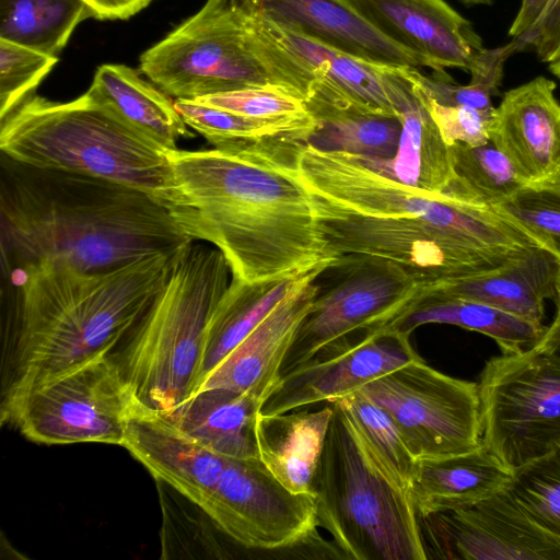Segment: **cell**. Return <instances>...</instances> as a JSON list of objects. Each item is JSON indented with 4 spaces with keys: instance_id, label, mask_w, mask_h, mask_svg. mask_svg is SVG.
I'll return each instance as SVG.
<instances>
[{
    "instance_id": "35",
    "label": "cell",
    "mask_w": 560,
    "mask_h": 560,
    "mask_svg": "<svg viewBox=\"0 0 560 560\" xmlns=\"http://www.w3.org/2000/svg\"><path fill=\"white\" fill-rule=\"evenodd\" d=\"M520 52L515 40L493 49L483 48L474 58L468 72V84L459 85L444 78L423 75L418 68L411 74L420 90L432 101L445 106H467L483 112H494L492 98L500 95L504 65L514 54Z\"/></svg>"
},
{
    "instance_id": "17",
    "label": "cell",
    "mask_w": 560,
    "mask_h": 560,
    "mask_svg": "<svg viewBox=\"0 0 560 560\" xmlns=\"http://www.w3.org/2000/svg\"><path fill=\"white\" fill-rule=\"evenodd\" d=\"M328 267H318L307 273L200 381L195 393L209 388H226L252 394L265 402L281 378L284 359L318 292V277Z\"/></svg>"
},
{
    "instance_id": "4",
    "label": "cell",
    "mask_w": 560,
    "mask_h": 560,
    "mask_svg": "<svg viewBox=\"0 0 560 560\" xmlns=\"http://www.w3.org/2000/svg\"><path fill=\"white\" fill-rule=\"evenodd\" d=\"M220 249L192 241L138 323L112 352L136 401L168 413L194 393L206 327L230 284Z\"/></svg>"
},
{
    "instance_id": "47",
    "label": "cell",
    "mask_w": 560,
    "mask_h": 560,
    "mask_svg": "<svg viewBox=\"0 0 560 560\" xmlns=\"http://www.w3.org/2000/svg\"><path fill=\"white\" fill-rule=\"evenodd\" d=\"M463 3L467 5H476V4H482V5H490L492 4L493 0H459Z\"/></svg>"
},
{
    "instance_id": "44",
    "label": "cell",
    "mask_w": 560,
    "mask_h": 560,
    "mask_svg": "<svg viewBox=\"0 0 560 560\" xmlns=\"http://www.w3.org/2000/svg\"><path fill=\"white\" fill-rule=\"evenodd\" d=\"M550 0H522L509 35L512 39H521L529 35L540 23Z\"/></svg>"
},
{
    "instance_id": "21",
    "label": "cell",
    "mask_w": 560,
    "mask_h": 560,
    "mask_svg": "<svg viewBox=\"0 0 560 560\" xmlns=\"http://www.w3.org/2000/svg\"><path fill=\"white\" fill-rule=\"evenodd\" d=\"M122 446L158 480L201 508L225 466L222 456L182 432L164 415L136 405Z\"/></svg>"
},
{
    "instance_id": "26",
    "label": "cell",
    "mask_w": 560,
    "mask_h": 560,
    "mask_svg": "<svg viewBox=\"0 0 560 560\" xmlns=\"http://www.w3.org/2000/svg\"><path fill=\"white\" fill-rule=\"evenodd\" d=\"M332 413V404L316 411L258 413V457L290 491L315 494L316 470Z\"/></svg>"
},
{
    "instance_id": "22",
    "label": "cell",
    "mask_w": 560,
    "mask_h": 560,
    "mask_svg": "<svg viewBox=\"0 0 560 560\" xmlns=\"http://www.w3.org/2000/svg\"><path fill=\"white\" fill-rule=\"evenodd\" d=\"M244 8L266 35L318 81L317 88L326 95L368 112L398 117L393 83L396 67L339 51Z\"/></svg>"
},
{
    "instance_id": "40",
    "label": "cell",
    "mask_w": 560,
    "mask_h": 560,
    "mask_svg": "<svg viewBox=\"0 0 560 560\" xmlns=\"http://www.w3.org/2000/svg\"><path fill=\"white\" fill-rule=\"evenodd\" d=\"M58 57L0 39V119L33 94Z\"/></svg>"
},
{
    "instance_id": "10",
    "label": "cell",
    "mask_w": 560,
    "mask_h": 560,
    "mask_svg": "<svg viewBox=\"0 0 560 560\" xmlns=\"http://www.w3.org/2000/svg\"><path fill=\"white\" fill-rule=\"evenodd\" d=\"M481 443L512 471L560 447V355L530 348L487 361Z\"/></svg>"
},
{
    "instance_id": "31",
    "label": "cell",
    "mask_w": 560,
    "mask_h": 560,
    "mask_svg": "<svg viewBox=\"0 0 560 560\" xmlns=\"http://www.w3.org/2000/svg\"><path fill=\"white\" fill-rule=\"evenodd\" d=\"M316 121L304 143L324 151L393 159L402 125L398 117L372 113L341 101L311 96L305 101Z\"/></svg>"
},
{
    "instance_id": "38",
    "label": "cell",
    "mask_w": 560,
    "mask_h": 560,
    "mask_svg": "<svg viewBox=\"0 0 560 560\" xmlns=\"http://www.w3.org/2000/svg\"><path fill=\"white\" fill-rule=\"evenodd\" d=\"M491 208L560 259V186L526 185Z\"/></svg>"
},
{
    "instance_id": "8",
    "label": "cell",
    "mask_w": 560,
    "mask_h": 560,
    "mask_svg": "<svg viewBox=\"0 0 560 560\" xmlns=\"http://www.w3.org/2000/svg\"><path fill=\"white\" fill-rule=\"evenodd\" d=\"M139 68L175 100L195 101L266 85L294 93L276 69L269 45L241 0H206L195 14L142 52Z\"/></svg>"
},
{
    "instance_id": "7",
    "label": "cell",
    "mask_w": 560,
    "mask_h": 560,
    "mask_svg": "<svg viewBox=\"0 0 560 560\" xmlns=\"http://www.w3.org/2000/svg\"><path fill=\"white\" fill-rule=\"evenodd\" d=\"M293 166L310 194L358 213L428 218L465 244L486 252L523 253L539 246L493 208L452 195H429L362 164L353 154L292 141Z\"/></svg>"
},
{
    "instance_id": "45",
    "label": "cell",
    "mask_w": 560,
    "mask_h": 560,
    "mask_svg": "<svg viewBox=\"0 0 560 560\" xmlns=\"http://www.w3.org/2000/svg\"><path fill=\"white\" fill-rule=\"evenodd\" d=\"M556 315L541 339L533 347L539 351L560 355V296L555 303Z\"/></svg>"
},
{
    "instance_id": "13",
    "label": "cell",
    "mask_w": 560,
    "mask_h": 560,
    "mask_svg": "<svg viewBox=\"0 0 560 560\" xmlns=\"http://www.w3.org/2000/svg\"><path fill=\"white\" fill-rule=\"evenodd\" d=\"M361 390L389 416L418 460L467 453L481 444L478 384L448 376L423 359Z\"/></svg>"
},
{
    "instance_id": "11",
    "label": "cell",
    "mask_w": 560,
    "mask_h": 560,
    "mask_svg": "<svg viewBox=\"0 0 560 560\" xmlns=\"http://www.w3.org/2000/svg\"><path fill=\"white\" fill-rule=\"evenodd\" d=\"M329 268L334 278L324 287L318 282L281 375L352 332L384 327L433 283L395 261L368 255H341Z\"/></svg>"
},
{
    "instance_id": "46",
    "label": "cell",
    "mask_w": 560,
    "mask_h": 560,
    "mask_svg": "<svg viewBox=\"0 0 560 560\" xmlns=\"http://www.w3.org/2000/svg\"><path fill=\"white\" fill-rule=\"evenodd\" d=\"M548 65L550 72L560 80V48Z\"/></svg>"
},
{
    "instance_id": "16",
    "label": "cell",
    "mask_w": 560,
    "mask_h": 560,
    "mask_svg": "<svg viewBox=\"0 0 560 560\" xmlns=\"http://www.w3.org/2000/svg\"><path fill=\"white\" fill-rule=\"evenodd\" d=\"M510 487L474 506L420 517L438 557L560 560V540L530 517Z\"/></svg>"
},
{
    "instance_id": "6",
    "label": "cell",
    "mask_w": 560,
    "mask_h": 560,
    "mask_svg": "<svg viewBox=\"0 0 560 560\" xmlns=\"http://www.w3.org/2000/svg\"><path fill=\"white\" fill-rule=\"evenodd\" d=\"M331 404L334 413L314 481L318 526L347 559H428L410 493L382 472L342 407Z\"/></svg>"
},
{
    "instance_id": "5",
    "label": "cell",
    "mask_w": 560,
    "mask_h": 560,
    "mask_svg": "<svg viewBox=\"0 0 560 560\" xmlns=\"http://www.w3.org/2000/svg\"><path fill=\"white\" fill-rule=\"evenodd\" d=\"M0 149L24 164L136 187L159 202L172 177L170 150L88 91L69 102L31 94L0 119Z\"/></svg>"
},
{
    "instance_id": "18",
    "label": "cell",
    "mask_w": 560,
    "mask_h": 560,
    "mask_svg": "<svg viewBox=\"0 0 560 560\" xmlns=\"http://www.w3.org/2000/svg\"><path fill=\"white\" fill-rule=\"evenodd\" d=\"M556 83L537 77L505 92L490 140L529 186H560V102Z\"/></svg>"
},
{
    "instance_id": "28",
    "label": "cell",
    "mask_w": 560,
    "mask_h": 560,
    "mask_svg": "<svg viewBox=\"0 0 560 560\" xmlns=\"http://www.w3.org/2000/svg\"><path fill=\"white\" fill-rule=\"evenodd\" d=\"M425 324H450L493 339L502 353L533 348L547 326L488 304L446 294L432 288L384 328L409 335Z\"/></svg>"
},
{
    "instance_id": "43",
    "label": "cell",
    "mask_w": 560,
    "mask_h": 560,
    "mask_svg": "<svg viewBox=\"0 0 560 560\" xmlns=\"http://www.w3.org/2000/svg\"><path fill=\"white\" fill-rule=\"evenodd\" d=\"M97 20H127L152 0H83Z\"/></svg>"
},
{
    "instance_id": "12",
    "label": "cell",
    "mask_w": 560,
    "mask_h": 560,
    "mask_svg": "<svg viewBox=\"0 0 560 560\" xmlns=\"http://www.w3.org/2000/svg\"><path fill=\"white\" fill-rule=\"evenodd\" d=\"M310 195L320 228L337 256L357 254L388 259L432 282L488 272L532 249L480 250L432 219L366 215Z\"/></svg>"
},
{
    "instance_id": "1",
    "label": "cell",
    "mask_w": 560,
    "mask_h": 560,
    "mask_svg": "<svg viewBox=\"0 0 560 560\" xmlns=\"http://www.w3.org/2000/svg\"><path fill=\"white\" fill-rule=\"evenodd\" d=\"M167 156L172 177L161 205L194 241L222 252L232 278L298 277L338 260L281 140Z\"/></svg>"
},
{
    "instance_id": "39",
    "label": "cell",
    "mask_w": 560,
    "mask_h": 560,
    "mask_svg": "<svg viewBox=\"0 0 560 560\" xmlns=\"http://www.w3.org/2000/svg\"><path fill=\"white\" fill-rule=\"evenodd\" d=\"M195 101L257 119L296 126L311 132L316 126L305 101L280 86L248 88Z\"/></svg>"
},
{
    "instance_id": "3",
    "label": "cell",
    "mask_w": 560,
    "mask_h": 560,
    "mask_svg": "<svg viewBox=\"0 0 560 560\" xmlns=\"http://www.w3.org/2000/svg\"><path fill=\"white\" fill-rule=\"evenodd\" d=\"M178 253L97 272L49 264L10 271L15 288L2 330L1 400L110 354L162 289Z\"/></svg>"
},
{
    "instance_id": "15",
    "label": "cell",
    "mask_w": 560,
    "mask_h": 560,
    "mask_svg": "<svg viewBox=\"0 0 560 560\" xmlns=\"http://www.w3.org/2000/svg\"><path fill=\"white\" fill-rule=\"evenodd\" d=\"M419 359L409 335L384 327L365 330L358 340L341 338L283 373L260 412L278 415L323 401L335 402Z\"/></svg>"
},
{
    "instance_id": "14",
    "label": "cell",
    "mask_w": 560,
    "mask_h": 560,
    "mask_svg": "<svg viewBox=\"0 0 560 560\" xmlns=\"http://www.w3.org/2000/svg\"><path fill=\"white\" fill-rule=\"evenodd\" d=\"M200 510L219 532L247 549H293L317 534L315 494L290 491L259 457H226Z\"/></svg>"
},
{
    "instance_id": "27",
    "label": "cell",
    "mask_w": 560,
    "mask_h": 560,
    "mask_svg": "<svg viewBox=\"0 0 560 560\" xmlns=\"http://www.w3.org/2000/svg\"><path fill=\"white\" fill-rule=\"evenodd\" d=\"M262 405V400L248 393L209 388L196 392L164 416L217 454L254 458L258 457L256 419Z\"/></svg>"
},
{
    "instance_id": "42",
    "label": "cell",
    "mask_w": 560,
    "mask_h": 560,
    "mask_svg": "<svg viewBox=\"0 0 560 560\" xmlns=\"http://www.w3.org/2000/svg\"><path fill=\"white\" fill-rule=\"evenodd\" d=\"M514 40L522 51L532 49L541 62L549 63L560 48V0H550L538 26L526 37Z\"/></svg>"
},
{
    "instance_id": "2",
    "label": "cell",
    "mask_w": 560,
    "mask_h": 560,
    "mask_svg": "<svg viewBox=\"0 0 560 560\" xmlns=\"http://www.w3.org/2000/svg\"><path fill=\"white\" fill-rule=\"evenodd\" d=\"M0 187L3 271L49 264L97 272L194 241L153 196L126 184L1 153Z\"/></svg>"
},
{
    "instance_id": "33",
    "label": "cell",
    "mask_w": 560,
    "mask_h": 560,
    "mask_svg": "<svg viewBox=\"0 0 560 560\" xmlns=\"http://www.w3.org/2000/svg\"><path fill=\"white\" fill-rule=\"evenodd\" d=\"M337 401L377 467L394 485L410 493L418 459L408 450L389 416L361 389Z\"/></svg>"
},
{
    "instance_id": "36",
    "label": "cell",
    "mask_w": 560,
    "mask_h": 560,
    "mask_svg": "<svg viewBox=\"0 0 560 560\" xmlns=\"http://www.w3.org/2000/svg\"><path fill=\"white\" fill-rule=\"evenodd\" d=\"M458 182L471 201L493 207L526 186L509 158L490 140L451 145Z\"/></svg>"
},
{
    "instance_id": "20",
    "label": "cell",
    "mask_w": 560,
    "mask_h": 560,
    "mask_svg": "<svg viewBox=\"0 0 560 560\" xmlns=\"http://www.w3.org/2000/svg\"><path fill=\"white\" fill-rule=\"evenodd\" d=\"M380 31L428 59L438 73L469 67L485 47L471 23L444 0H351Z\"/></svg>"
},
{
    "instance_id": "9",
    "label": "cell",
    "mask_w": 560,
    "mask_h": 560,
    "mask_svg": "<svg viewBox=\"0 0 560 560\" xmlns=\"http://www.w3.org/2000/svg\"><path fill=\"white\" fill-rule=\"evenodd\" d=\"M137 401L116 360L102 354L1 400L0 418L45 445L122 446Z\"/></svg>"
},
{
    "instance_id": "24",
    "label": "cell",
    "mask_w": 560,
    "mask_h": 560,
    "mask_svg": "<svg viewBox=\"0 0 560 560\" xmlns=\"http://www.w3.org/2000/svg\"><path fill=\"white\" fill-rule=\"evenodd\" d=\"M432 288L542 323L546 301L560 296V259L536 246L501 268L436 281Z\"/></svg>"
},
{
    "instance_id": "29",
    "label": "cell",
    "mask_w": 560,
    "mask_h": 560,
    "mask_svg": "<svg viewBox=\"0 0 560 560\" xmlns=\"http://www.w3.org/2000/svg\"><path fill=\"white\" fill-rule=\"evenodd\" d=\"M88 92L167 150L177 149L180 138L192 136L175 101L126 65L100 66Z\"/></svg>"
},
{
    "instance_id": "30",
    "label": "cell",
    "mask_w": 560,
    "mask_h": 560,
    "mask_svg": "<svg viewBox=\"0 0 560 560\" xmlns=\"http://www.w3.org/2000/svg\"><path fill=\"white\" fill-rule=\"evenodd\" d=\"M306 275L260 282L232 278L206 327L196 388L200 381L291 293Z\"/></svg>"
},
{
    "instance_id": "37",
    "label": "cell",
    "mask_w": 560,
    "mask_h": 560,
    "mask_svg": "<svg viewBox=\"0 0 560 560\" xmlns=\"http://www.w3.org/2000/svg\"><path fill=\"white\" fill-rule=\"evenodd\" d=\"M510 489L530 517L560 540V447L514 470Z\"/></svg>"
},
{
    "instance_id": "32",
    "label": "cell",
    "mask_w": 560,
    "mask_h": 560,
    "mask_svg": "<svg viewBox=\"0 0 560 560\" xmlns=\"http://www.w3.org/2000/svg\"><path fill=\"white\" fill-rule=\"evenodd\" d=\"M90 18L83 0H0V39L58 57L74 28Z\"/></svg>"
},
{
    "instance_id": "23",
    "label": "cell",
    "mask_w": 560,
    "mask_h": 560,
    "mask_svg": "<svg viewBox=\"0 0 560 560\" xmlns=\"http://www.w3.org/2000/svg\"><path fill=\"white\" fill-rule=\"evenodd\" d=\"M398 103L402 132L396 155L393 159L353 155L371 170L424 194L452 195L457 178L452 150L422 101L411 67L405 69Z\"/></svg>"
},
{
    "instance_id": "34",
    "label": "cell",
    "mask_w": 560,
    "mask_h": 560,
    "mask_svg": "<svg viewBox=\"0 0 560 560\" xmlns=\"http://www.w3.org/2000/svg\"><path fill=\"white\" fill-rule=\"evenodd\" d=\"M186 125L215 149L237 151L268 139L304 141L311 130L257 119L191 100H175Z\"/></svg>"
},
{
    "instance_id": "41",
    "label": "cell",
    "mask_w": 560,
    "mask_h": 560,
    "mask_svg": "<svg viewBox=\"0 0 560 560\" xmlns=\"http://www.w3.org/2000/svg\"><path fill=\"white\" fill-rule=\"evenodd\" d=\"M418 90L443 140L450 147L457 142L479 145L490 141L495 110L483 112L467 106L441 105L429 98L419 86Z\"/></svg>"
},
{
    "instance_id": "19",
    "label": "cell",
    "mask_w": 560,
    "mask_h": 560,
    "mask_svg": "<svg viewBox=\"0 0 560 560\" xmlns=\"http://www.w3.org/2000/svg\"><path fill=\"white\" fill-rule=\"evenodd\" d=\"M253 13L323 45L393 67L434 66L369 21L351 0H242Z\"/></svg>"
},
{
    "instance_id": "25",
    "label": "cell",
    "mask_w": 560,
    "mask_h": 560,
    "mask_svg": "<svg viewBox=\"0 0 560 560\" xmlns=\"http://www.w3.org/2000/svg\"><path fill=\"white\" fill-rule=\"evenodd\" d=\"M513 481L508 468L482 443L475 450L419 459L410 495L419 517L474 506Z\"/></svg>"
}]
</instances>
